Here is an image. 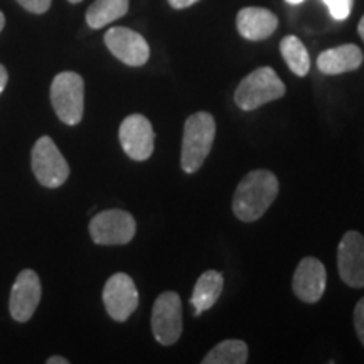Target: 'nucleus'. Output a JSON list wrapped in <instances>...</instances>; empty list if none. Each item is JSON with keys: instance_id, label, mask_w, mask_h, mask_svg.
<instances>
[{"instance_id": "1", "label": "nucleus", "mask_w": 364, "mask_h": 364, "mask_svg": "<svg viewBox=\"0 0 364 364\" xmlns=\"http://www.w3.org/2000/svg\"><path fill=\"white\" fill-rule=\"evenodd\" d=\"M279 194V179L270 171L248 172L233 196V213L245 223H253L265 215Z\"/></svg>"}, {"instance_id": "2", "label": "nucleus", "mask_w": 364, "mask_h": 364, "mask_svg": "<svg viewBox=\"0 0 364 364\" xmlns=\"http://www.w3.org/2000/svg\"><path fill=\"white\" fill-rule=\"evenodd\" d=\"M215 135L216 122L211 113L198 112L186 120L181 150V166L184 172L194 174L201 169L213 149Z\"/></svg>"}, {"instance_id": "3", "label": "nucleus", "mask_w": 364, "mask_h": 364, "mask_svg": "<svg viewBox=\"0 0 364 364\" xmlns=\"http://www.w3.org/2000/svg\"><path fill=\"white\" fill-rule=\"evenodd\" d=\"M285 95V85L272 68L263 66L250 73L235 91V102L241 110L252 112Z\"/></svg>"}, {"instance_id": "4", "label": "nucleus", "mask_w": 364, "mask_h": 364, "mask_svg": "<svg viewBox=\"0 0 364 364\" xmlns=\"http://www.w3.org/2000/svg\"><path fill=\"white\" fill-rule=\"evenodd\" d=\"M51 103L59 120L78 125L85 112V81L78 73L63 71L51 83Z\"/></svg>"}, {"instance_id": "5", "label": "nucleus", "mask_w": 364, "mask_h": 364, "mask_svg": "<svg viewBox=\"0 0 364 364\" xmlns=\"http://www.w3.org/2000/svg\"><path fill=\"white\" fill-rule=\"evenodd\" d=\"M33 172L44 188H59L70 177V166L51 136H41L31 154Z\"/></svg>"}, {"instance_id": "6", "label": "nucleus", "mask_w": 364, "mask_h": 364, "mask_svg": "<svg viewBox=\"0 0 364 364\" xmlns=\"http://www.w3.org/2000/svg\"><path fill=\"white\" fill-rule=\"evenodd\" d=\"M136 223L130 213L122 209H107L93 216L90 223L91 240L102 247L127 245L134 240Z\"/></svg>"}, {"instance_id": "7", "label": "nucleus", "mask_w": 364, "mask_h": 364, "mask_svg": "<svg viewBox=\"0 0 364 364\" xmlns=\"http://www.w3.org/2000/svg\"><path fill=\"white\" fill-rule=\"evenodd\" d=\"M152 332L159 344L172 346L182 334V302L176 292H164L152 309Z\"/></svg>"}, {"instance_id": "8", "label": "nucleus", "mask_w": 364, "mask_h": 364, "mask_svg": "<svg viewBox=\"0 0 364 364\" xmlns=\"http://www.w3.org/2000/svg\"><path fill=\"white\" fill-rule=\"evenodd\" d=\"M103 304L108 316L117 322H125L139 307V290L127 273H115L103 289Z\"/></svg>"}, {"instance_id": "9", "label": "nucleus", "mask_w": 364, "mask_h": 364, "mask_svg": "<svg viewBox=\"0 0 364 364\" xmlns=\"http://www.w3.org/2000/svg\"><path fill=\"white\" fill-rule=\"evenodd\" d=\"M118 136H120L124 152L134 161H147L152 156L156 134H154L149 118L144 115L134 113V115L127 117L122 122Z\"/></svg>"}, {"instance_id": "10", "label": "nucleus", "mask_w": 364, "mask_h": 364, "mask_svg": "<svg viewBox=\"0 0 364 364\" xmlns=\"http://www.w3.org/2000/svg\"><path fill=\"white\" fill-rule=\"evenodd\" d=\"M41 289L39 275L34 270H22L17 275L11 290V300H9V311L14 321L27 322L34 316L36 309L41 302Z\"/></svg>"}, {"instance_id": "11", "label": "nucleus", "mask_w": 364, "mask_h": 364, "mask_svg": "<svg viewBox=\"0 0 364 364\" xmlns=\"http://www.w3.org/2000/svg\"><path fill=\"white\" fill-rule=\"evenodd\" d=\"M105 44L113 56L129 66H144L149 61L147 41L129 27H112L105 34Z\"/></svg>"}, {"instance_id": "12", "label": "nucleus", "mask_w": 364, "mask_h": 364, "mask_svg": "<svg viewBox=\"0 0 364 364\" xmlns=\"http://www.w3.org/2000/svg\"><path fill=\"white\" fill-rule=\"evenodd\" d=\"M339 275L353 289L364 287V236L358 231H348L338 248Z\"/></svg>"}, {"instance_id": "13", "label": "nucleus", "mask_w": 364, "mask_h": 364, "mask_svg": "<svg viewBox=\"0 0 364 364\" xmlns=\"http://www.w3.org/2000/svg\"><path fill=\"white\" fill-rule=\"evenodd\" d=\"M327 284V273L324 263L314 257H307L295 268L294 294L306 304H316L324 295Z\"/></svg>"}, {"instance_id": "14", "label": "nucleus", "mask_w": 364, "mask_h": 364, "mask_svg": "<svg viewBox=\"0 0 364 364\" xmlns=\"http://www.w3.org/2000/svg\"><path fill=\"white\" fill-rule=\"evenodd\" d=\"M279 19L263 7H245L236 16L238 33L248 41H263L275 33Z\"/></svg>"}, {"instance_id": "15", "label": "nucleus", "mask_w": 364, "mask_h": 364, "mask_svg": "<svg viewBox=\"0 0 364 364\" xmlns=\"http://www.w3.org/2000/svg\"><path fill=\"white\" fill-rule=\"evenodd\" d=\"M363 51L356 44H344L318 54L317 68L324 75H343L356 71L363 65Z\"/></svg>"}, {"instance_id": "16", "label": "nucleus", "mask_w": 364, "mask_h": 364, "mask_svg": "<svg viewBox=\"0 0 364 364\" xmlns=\"http://www.w3.org/2000/svg\"><path fill=\"white\" fill-rule=\"evenodd\" d=\"M223 290V275L216 270H208L196 282L191 304L194 307V316L199 317L203 312L211 309L220 299Z\"/></svg>"}, {"instance_id": "17", "label": "nucleus", "mask_w": 364, "mask_h": 364, "mask_svg": "<svg viewBox=\"0 0 364 364\" xmlns=\"http://www.w3.org/2000/svg\"><path fill=\"white\" fill-rule=\"evenodd\" d=\"M129 12V0H95L86 11V22L91 29H102Z\"/></svg>"}, {"instance_id": "18", "label": "nucleus", "mask_w": 364, "mask_h": 364, "mask_svg": "<svg viewBox=\"0 0 364 364\" xmlns=\"http://www.w3.org/2000/svg\"><path fill=\"white\" fill-rule=\"evenodd\" d=\"M248 361V346L240 339H228L216 344L203 359V364H245Z\"/></svg>"}, {"instance_id": "19", "label": "nucleus", "mask_w": 364, "mask_h": 364, "mask_svg": "<svg viewBox=\"0 0 364 364\" xmlns=\"http://www.w3.org/2000/svg\"><path fill=\"white\" fill-rule=\"evenodd\" d=\"M280 53L294 75L306 76L311 70V58H309L306 46L297 36H287L282 39Z\"/></svg>"}, {"instance_id": "20", "label": "nucleus", "mask_w": 364, "mask_h": 364, "mask_svg": "<svg viewBox=\"0 0 364 364\" xmlns=\"http://www.w3.org/2000/svg\"><path fill=\"white\" fill-rule=\"evenodd\" d=\"M354 0H324V4L329 9L331 16L336 21H346L351 14Z\"/></svg>"}, {"instance_id": "21", "label": "nucleus", "mask_w": 364, "mask_h": 364, "mask_svg": "<svg viewBox=\"0 0 364 364\" xmlns=\"http://www.w3.org/2000/svg\"><path fill=\"white\" fill-rule=\"evenodd\" d=\"M26 11L33 14H44L51 7V0H17Z\"/></svg>"}, {"instance_id": "22", "label": "nucleus", "mask_w": 364, "mask_h": 364, "mask_svg": "<svg viewBox=\"0 0 364 364\" xmlns=\"http://www.w3.org/2000/svg\"><path fill=\"white\" fill-rule=\"evenodd\" d=\"M354 327H356L358 338L364 346V297L356 304L354 309Z\"/></svg>"}, {"instance_id": "23", "label": "nucleus", "mask_w": 364, "mask_h": 364, "mask_svg": "<svg viewBox=\"0 0 364 364\" xmlns=\"http://www.w3.org/2000/svg\"><path fill=\"white\" fill-rule=\"evenodd\" d=\"M196 2H199V0H169L171 7L174 9H188L191 6H194Z\"/></svg>"}, {"instance_id": "24", "label": "nucleus", "mask_w": 364, "mask_h": 364, "mask_svg": "<svg viewBox=\"0 0 364 364\" xmlns=\"http://www.w3.org/2000/svg\"><path fill=\"white\" fill-rule=\"evenodd\" d=\"M7 81H9V73L6 70V66L0 65V95H2L4 90H6Z\"/></svg>"}, {"instance_id": "25", "label": "nucleus", "mask_w": 364, "mask_h": 364, "mask_svg": "<svg viewBox=\"0 0 364 364\" xmlns=\"http://www.w3.org/2000/svg\"><path fill=\"white\" fill-rule=\"evenodd\" d=\"M46 363H48V364H70V361H68L66 358H61V356H53V358H49Z\"/></svg>"}, {"instance_id": "26", "label": "nucleus", "mask_w": 364, "mask_h": 364, "mask_svg": "<svg viewBox=\"0 0 364 364\" xmlns=\"http://www.w3.org/2000/svg\"><path fill=\"white\" fill-rule=\"evenodd\" d=\"M358 33H359V36H361V39H363V43H364V16L361 17V21H359Z\"/></svg>"}, {"instance_id": "27", "label": "nucleus", "mask_w": 364, "mask_h": 364, "mask_svg": "<svg viewBox=\"0 0 364 364\" xmlns=\"http://www.w3.org/2000/svg\"><path fill=\"white\" fill-rule=\"evenodd\" d=\"M4 26H6V17H4V14L0 12V33H2Z\"/></svg>"}, {"instance_id": "28", "label": "nucleus", "mask_w": 364, "mask_h": 364, "mask_svg": "<svg viewBox=\"0 0 364 364\" xmlns=\"http://www.w3.org/2000/svg\"><path fill=\"white\" fill-rule=\"evenodd\" d=\"M285 2L292 4V6H297V4H302V2H304V0H285Z\"/></svg>"}, {"instance_id": "29", "label": "nucleus", "mask_w": 364, "mask_h": 364, "mask_svg": "<svg viewBox=\"0 0 364 364\" xmlns=\"http://www.w3.org/2000/svg\"><path fill=\"white\" fill-rule=\"evenodd\" d=\"M70 2H71V4H80L81 0H70Z\"/></svg>"}]
</instances>
